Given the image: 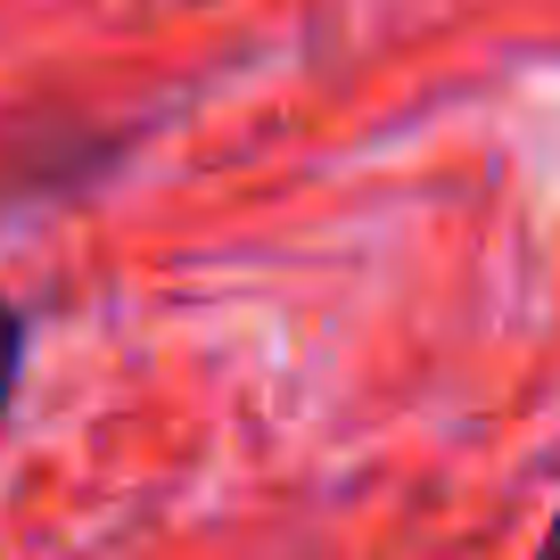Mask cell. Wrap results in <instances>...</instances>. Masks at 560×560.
Here are the masks:
<instances>
[{
	"label": "cell",
	"instance_id": "1",
	"mask_svg": "<svg viewBox=\"0 0 560 560\" xmlns=\"http://www.w3.org/2000/svg\"><path fill=\"white\" fill-rule=\"evenodd\" d=\"M18 354H25V322L0 305V412H9V387H18Z\"/></svg>",
	"mask_w": 560,
	"mask_h": 560
},
{
	"label": "cell",
	"instance_id": "2",
	"mask_svg": "<svg viewBox=\"0 0 560 560\" xmlns=\"http://www.w3.org/2000/svg\"><path fill=\"white\" fill-rule=\"evenodd\" d=\"M536 560H560V511H552V536H544V552Z\"/></svg>",
	"mask_w": 560,
	"mask_h": 560
}]
</instances>
